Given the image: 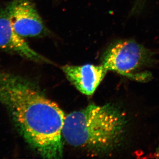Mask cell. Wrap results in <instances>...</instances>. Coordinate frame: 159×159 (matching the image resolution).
Instances as JSON below:
<instances>
[{
    "label": "cell",
    "mask_w": 159,
    "mask_h": 159,
    "mask_svg": "<svg viewBox=\"0 0 159 159\" xmlns=\"http://www.w3.org/2000/svg\"><path fill=\"white\" fill-rule=\"evenodd\" d=\"M127 122L117 107L92 104L66 115L62 137L74 147L95 153L107 152L122 141Z\"/></svg>",
    "instance_id": "7a4b0ae2"
},
{
    "label": "cell",
    "mask_w": 159,
    "mask_h": 159,
    "mask_svg": "<svg viewBox=\"0 0 159 159\" xmlns=\"http://www.w3.org/2000/svg\"><path fill=\"white\" fill-rule=\"evenodd\" d=\"M152 158H159V146L157 149L156 151L155 152H154L152 155Z\"/></svg>",
    "instance_id": "52a82bcc"
},
{
    "label": "cell",
    "mask_w": 159,
    "mask_h": 159,
    "mask_svg": "<svg viewBox=\"0 0 159 159\" xmlns=\"http://www.w3.org/2000/svg\"><path fill=\"white\" fill-rule=\"evenodd\" d=\"M0 49L34 62H50L31 48L15 31L11 24L10 2L0 10Z\"/></svg>",
    "instance_id": "277c9868"
},
{
    "label": "cell",
    "mask_w": 159,
    "mask_h": 159,
    "mask_svg": "<svg viewBox=\"0 0 159 159\" xmlns=\"http://www.w3.org/2000/svg\"><path fill=\"white\" fill-rule=\"evenodd\" d=\"M61 69L69 81L79 92L87 96L94 93L107 72L102 64L66 65Z\"/></svg>",
    "instance_id": "8992f818"
},
{
    "label": "cell",
    "mask_w": 159,
    "mask_h": 159,
    "mask_svg": "<svg viewBox=\"0 0 159 159\" xmlns=\"http://www.w3.org/2000/svg\"><path fill=\"white\" fill-rule=\"evenodd\" d=\"M10 5L11 24L18 34L23 38L46 34L47 28L31 0H12Z\"/></svg>",
    "instance_id": "5b68a950"
},
{
    "label": "cell",
    "mask_w": 159,
    "mask_h": 159,
    "mask_svg": "<svg viewBox=\"0 0 159 159\" xmlns=\"http://www.w3.org/2000/svg\"><path fill=\"white\" fill-rule=\"evenodd\" d=\"M0 103L28 145L43 157L63 156L66 115L35 85L18 75L0 71Z\"/></svg>",
    "instance_id": "6da1fadb"
},
{
    "label": "cell",
    "mask_w": 159,
    "mask_h": 159,
    "mask_svg": "<svg viewBox=\"0 0 159 159\" xmlns=\"http://www.w3.org/2000/svg\"><path fill=\"white\" fill-rule=\"evenodd\" d=\"M102 60V65L107 71H114L139 81H147L152 77L149 72H136L152 63L153 52L133 40L114 43L107 49Z\"/></svg>",
    "instance_id": "3957f363"
}]
</instances>
